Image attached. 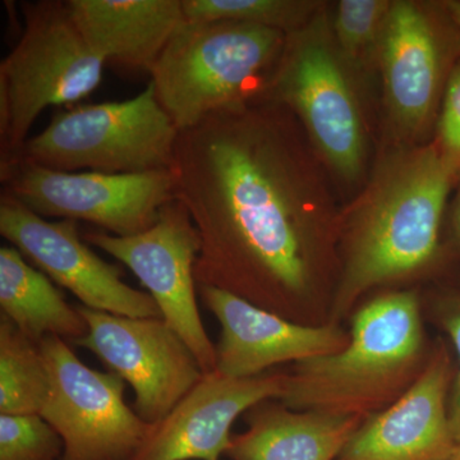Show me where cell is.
Returning a JSON list of instances; mask_svg holds the SVG:
<instances>
[{
  "mask_svg": "<svg viewBox=\"0 0 460 460\" xmlns=\"http://www.w3.org/2000/svg\"><path fill=\"white\" fill-rule=\"evenodd\" d=\"M171 169L198 230V286L330 323L343 208L295 115L263 93L215 111L180 132Z\"/></svg>",
  "mask_w": 460,
  "mask_h": 460,
  "instance_id": "obj_1",
  "label": "cell"
},
{
  "mask_svg": "<svg viewBox=\"0 0 460 460\" xmlns=\"http://www.w3.org/2000/svg\"><path fill=\"white\" fill-rule=\"evenodd\" d=\"M456 180L434 141L384 148L341 211V274L330 323H341L371 290L431 270Z\"/></svg>",
  "mask_w": 460,
  "mask_h": 460,
  "instance_id": "obj_2",
  "label": "cell"
},
{
  "mask_svg": "<svg viewBox=\"0 0 460 460\" xmlns=\"http://www.w3.org/2000/svg\"><path fill=\"white\" fill-rule=\"evenodd\" d=\"M349 337L337 353L295 363L279 402L365 420L402 398L431 356L414 289L390 290L359 305Z\"/></svg>",
  "mask_w": 460,
  "mask_h": 460,
  "instance_id": "obj_3",
  "label": "cell"
},
{
  "mask_svg": "<svg viewBox=\"0 0 460 460\" xmlns=\"http://www.w3.org/2000/svg\"><path fill=\"white\" fill-rule=\"evenodd\" d=\"M328 4L287 36L262 93L295 115L335 187L357 195L371 172L370 124L362 78L338 50Z\"/></svg>",
  "mask_w": 460,
  "mask_h": 460,
  "instance_id": "obj_4",
  "label": "cell"
},
{
  "mask_svg": "<svg viewBox=\"0 0 460 460\" xmlns=\"http://www.w3.org/2000/svg\"><path fill=\"white\" fill-rule=\"evenodd\" d=\"M286 33L250 23L186 21L151 68L156 98L178 131L261 95Z\"/></svg>",
  "mask_w": 460,
  "mask_h": 460,
  "instance_id": "obj_5",
  "label": "cell"
},
{
  "mask_svg": "<svg viewBox=\"0 0 460 460\" xmlns=\"http://www.w3.org/2000/svg\"><path fill=\"white\" fill-rule=\"evenodd\" d=\"M23 13L22 35L0 63L2 163L18 155L45 109L77 102L98 89L105 65L66 2L27 3Z\"/></svg>",
  "mask_w": 460,
  "mask_h": 460,
  "instance_id": "obj_6",
  "label": "cell"
},
{
  "mask_svg": "<svg viewBox=\"0 0 460 460\" xmlns=\"http://www.w3.org/2000/svg\"><path fill=\"white\" fill-rule=\"evenodd\" d=\"M178 136L150 81L135 98L57 114L14 157L63 172L163 171L172 168Z\"/></svg>",
  "mask_w": 460,
  "mask_h": 460,
  "instance_id": "obj_7",
  "label": "cell"
},
{
  "mask_svg": "<svg viewBox=\"0 0 460 460\" xmlns=\"http://www.w3.org/2000/svg\"><path fill=\"white\" fill-rule=\"evenodd\" d=\"M459 50L444 3L393 0L377 57L386 146L429 142Z\"/></svg>",
  "mask_w": 460,
  "mask_h": 460,
  "instance_id": "obj_8",
  "label": "cell"
},
{
  "mask_svg": "<svg viewBox=\"0 0 460 460\" xmlns=\"http://www.w3.org/2000/svg\"><path fill=\"white\" fill-rule=\"evenodd\" d=\"M5 193L40 217L84 220L128 237L155 224L175 199L172 169L129 174L63 172L21 157L2 163Z\"/></svg>",
  "mask_w": 460,
  "mask_h": 460,
  "instance_id": "obj_9",
  "label": "cell"
},
{
  "mask_svg": "<svg viewBox=\"0 0 460 460\" xmlns=\"http://www.w3.org/2000/svg\"><path fill=\"white\" fill-rule=\"evenodd\" d=\"M39 347L50 375L40 416L62 438V460H131L153 425L124 401L126 381L84 365L65 339L47 337Z\"/></svg>",
  "mask_w": 460,
  "mask_h": 460,
  "instance_id": "obj_10",
  "label": "cell"
},
{
  "mask_svg": "<svg viewBox=\"0 0 460 460\" xmlns=\"http://www.w3.org/2000/svg\"><path fill=\"white\" fill-rule=\"evenodd\" d=\"M91 246L124 263L156 302L163 320L186 341L205 374L215 371V344L199 316L195 265L198 230L187 208L175 198L160 211L153 226L119 237L107 232L84 235Z\"/></svg>",
  "mask_w": 460,
  "mask_h": 460,
  "instance_id": "obj_11",
  "label": "cell"
},
{
  "mask_svg": "<svg viewBox=\"0 0 460 460\" xmlns=\"http://www.w3.org/2000/svg\"><path fill=\"white\" fill-rule=\"evenodd\" d=\"M87 323L74 341L135 392L133 410L148 425L168 416L205 372L186 341L163 319H133L77 305Z\"/></svg>",
  "mask_w": 460,
  "mask_h": 460,
  "instance_id": "obj_12",
  "label": "cell"
},
{
  "mask_svg": "<svg viewBox=\"0 0 460 460\" xmlns=\"http://www.w3.org/2000/svg\"><path fill=\"white\" fill-rule=\"evenodd\" d=\"M0 234L84 307L133 319H163L148 293L122 279V271L96 255L74 220L50 222L3 193Z\"/></svg>",
  "mask_w": 460,
  "mask_h": 460,
  "instance_id": "obj_13",
  "label": "cell"
},
{
  "mask_svg": "<svg viewBox=\"0 0 460 460\" xmlns=\"http://www.w3.org/2000/svg\"><path fill=\"white\" fill-rule=\"evenodd\" d=\"M199 292L220 325L215 372L226 376H259L283 363L337 353L349 343V332L341 323L305 325L219 288L199 286Z\"/></svg>",
  "mask_w": 460,
  "mask_h": 460,
  "instance_id": "obj_14",
  "label": "cell"
},
{
  "mask_svg": "<svg viewBox=\"0 0 460 460\" xmlns=\"http://www.w3.org/2000/svg\"><path fill=\"white\" fill-rule=\"evenodd\" d=\"M287 374L253 377L205 374L150 434L131 460H220L232 445L238 417L266 401H279Z\"/></svg>",
  "mask_w": 460,
  "mask_h": 460,
  "instance_id": "obj_15",
  "label": "cell"
},
{
  "mask_svg": "<svg viewBox=\"0 0 460 460\" xmlns=\"http://www.w3.org/2000/svg\"><path fill=\"white\" fill-rule=\"evenodd\" d=\"M452 380L449 353L438 345L413 386L363 420L337 460H449L456 447L447 404Z\"/></svg>",
  "mask_w": 460,
  "mask_h": 460,
  "instance_id": "obj_16",
  "label": "cell"
},
{
  "mask_svg": "<svg viewBox=\"0 0 460 460\" xmlns=\"http://www.w3.org/2000/svg\"><path fill=\"white\" fill-rule=\"evenodd\" d=\"M66 4L96 56L147 72L186 22L181 0H68Z\"/></svg>",
  "mask_w": 460,
  "mask_h": 460,
  "instance_id": "obj_17",
  "label": "cell"
},
{
  "mask_svg": "<svg viewBox=\"0 0 460 460\" xmlns=\"http://www.w3.org/2000/svg\"><path fill=\"white\" fill-rule=\"evenodd\" d=\"M248 428L233 436V460H337L356 429L358 417L290 410L266 401L244 413Z\"/></svg>",
  "mask_w": 460,
  "mask_h": 460,
  "instance_id": "obj_18",
  "label": "cell"
},
{
  "mask_svg": "<svg viewBox=\"0 0 460 460\" xmlns=\"http://www.w3.org/2000/svg\"><path fill=\"white\" fill-rule=\"evenodd\" d=\"M0 310L38 344L47 337L74 343L87 332L78 308L66 304L50 278L13 246L0 248Z\"/></svg>",
  "mask_w": 460,
  "mask_h": 460,
  "instance_id": "obj_19",
  "label": "cell"
},
{
  "mask_svg": "<svg viewBox=\"0 0 460 460\" xmlns=\"http://www.w3.org/2000/svg\"><path fill=\"white\" fill-rule=\"evenodd\" d=\"M49 395L40 347L0 314V414H41Z\"/></svg>",
  "mask_w": 460,
  "mask_h": 460,
  "instance_id": "obj_20",
  "label": "cell"
},
{
  "mask_svg": "<svg viewBox=\"0 0 460 460\" xmlns=\"http://www.w3.org/2000/svg\"><path fill=\"white\" fill-rule=\"evenodd\" d=\"M393 0H339L330 5V26L341 57L354 74L377 69L378 49Z\"/></svg>",
  "mask_w": 460,
  "mask_h": 460,
  "instance_id": "obj_21",
  "label": "cell"
},
{
  "mask_svg": "<svg viewBox=\"0 0 460 460\" xmlns=\"http://www.w3.org/2000/svg\"><path fill=\"white\" fill-rule=\"evenodd\" d=\"M325 2L316 0H181L190 22L250 23L290 35L304 27Z\"/></svg>",
  "mask_w": 460,
  "mask_h": 460,
  "instance_id": "obj_22",
  "label": "cell"
},
{
  "mask_svg": "<svg viewBox=\"0 0 460 460\" xmlns=\"http://www.w3.org/2000/svg\"><path fill=\"white\" fill-rule=\"evenodd\" d=\"M65 444L40 414H0V460H58Z\"/></svg>",
  "mask_w": 460,
  "mask_h": 460,
  "instance_id": "obj_23",
  "label": "cell"
},
{
  "mask_svg": "<svg viewBox=\"0 0 460 460\" xmlns=\"http://www.w3.org/2000/svg\"><path fill=\"white\" fill-rule=\"evenodd\" d=\"M432 141L460 180V60L447 81Z\"/></svg>",
  "mask_w": 460,
  "mask_h": 460,
  "instance_id": "obj_24",
  "label": "cell"
},
{
  "mask_svg": "<svg viewBox=\"0 0 460 460\" xmlns=\"http://www.w3.org/2000/svg\"><path fill=\"white\" fill-rule=\"evenodd\" d=\"M438 319L458 354L459 368L452 384L449 402V420L456 444L460 443V295L447 296L436 308Z\"/></svg>",
  "mask_w": 460,
  "mask_h": 460,
  "instance_id": "obj_25",
  "label": "cell"
},
{
  "mask_svg": "<svg viewBox=\"0 0 460 460\" xmlns=\"http://www.w3.org/2000/svg\"><path fill=\"white\" fill-rule=\"evenodd\" d=\"M443 3L447 14L452 18L454 25L458 27L460 31V0H447V2Z\"/></svg>",
  "mask_w": 460,
  "mask_h": 460,
  "instance_id": "obj_26",
  "label": "cell"
},
{
  "mask_svg": "<svg viewBox=\"0 0 460 460\" xmlns=\"http://www.w3.org/2000/svg\"><path fill=\"white\" fill-rule=\"evenodd\" d=\"M453 226L460 244V189L453 205Z\"/></svg>",
  "mask_w": 460,
  "mask_h": 460,
  "instance_id": "obj_27",
  "label": "cell"
},
{
  "mask_svg": "<svg viewBox=\"0 0 460 460\" xmlns=\"http://www.w3.org/2000/svg\"><path fill=\"white\" fill-rule=\"evenodd\" d=\"M449 460H460V443L456 444V449H454Z\"/></svg>",
  "mask_w": 460,
  "mask_h": 460,
  "instance_id": "obj_28",
  "label": "cell"
}]
</instances>
